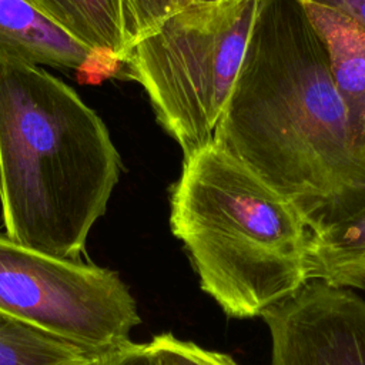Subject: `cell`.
Returning <instances> with one entry per match:
<instances>
[{
    "label": "cell",
    "instance_id": "obj_16",
    "mask_svg": "<svg viewBox=\"0 0 365 365\" xmlns=\"http://www.w3.org/2000/svg\"><path fill=\"white\" fill-rule=\"evenodd\" d=\"M192 3H198V4H211V3H220V1H225V0H191Z\"/></svg>",
    "mask_w": 365,
    "mask_h": 365
},
{
    "label": "cell",
    "instance_id": "obj_8",
    "mask_svg": "<svg viewBox=\"0 0 365 365\" xmlns=\"http://www.w3.org/2000/svg\"><path fill=\"white\" fill-rule=\"evenodd\" d=\"M0 50L36 66L74 70L93 83L118 77L121 67L76 40L30 0H0Z\"/></svg>",
    "mask_w": 365,
    "mask_h": 365
},
{
    "label": "cell",
    "instance_id": "obj_10",
    "mask_svg": "<svg viewBox=\"0 0 365 365\" xmlns=\"http://www.w3.org/2000/svg\"><path fill=\"white\" fill-rule=\"evenodd\" d=\"M64 31L121 64L125 41L120 0H30Z\"/></svg>",
    "mask_w": 365,
    "mask_h": 365
},
{
    "label": "cell",
    "instance_id": "obj_6",
    "mask_svg": "<svg viewBox=\"0 0 365 365\" xmlns=\"http://www.w3.org/2000/svg\"><path fill=\"white\" fill-rule=\"evenodd\" d=\"M261 318L269 365H365V299L351 289L309 281Z\"/></svg>",
    "mask_w": 365,
    "mask_h": 365
},
{
    "label": "cell",
    "instance_id": "obj_9",
    "mask_svg": "<svg viewBox=\"0 0 365 365\" xmlns=\"http://www.w3.org/2000/svg\"><path fill=\"white\" fill-rule=\"evenodd\" d=\"M328 57L334 86L345 106L354 148L365 158V30L351 17L312 0H299Z\"/></svg>",
    "mask_w": 365,
    "mask_h": 365
},
{
    "label": "cell",
    "instance_id": "obj_12",
    "mask_svg": "<svg viewBox=\"0 0 365 365\" xmlns=\"http://www.w3.org/2000/svg\"><path fill=\"white\" fill-rule=\"evenodd\" d=\"M191 3V0H120L125 51Z\"/></svg>",
    "mask_w": 365,
    "mask_h": 365
},
{
    "label": "cell",
    "instance_id": "obj_1",
    "mask_svg": "<svg viewBox=\"0 0 365 365\" xmlns=\"http://www.w3.org/2000/svg\"><path fill=\"white\" fill-rule=\"evenodd\" d=\"M212 141L305 218L364 164L325 47L299 0L259 1Z\"/></svg>",
    "mask_w": 365,
    "mask_h": 365
},
{
    "label": "cell",
    "instance_id": "obj_14",
    "mask_svg": "<svg viewBox=\"0 0 365 365\" xmlns=\"http://www.w3.org/2000/svg\"><path fill=\"white\" fill-rule=\"evenodd\" d=\"M98 365H154L147 344L130 342L106 356Z\"/></svg>",
    "mask_w": 365,
    "mask_h": 365
},
{
    "label": "cell",
    "instance_id": "obj_17",
    "mask_svg": "<svg viewBox=\"0 0 365 365\" xmlns=\"http://www.w3.org/2000/svg\"><path fill=\"white\" fill-rule=\"evenodd\" d=\"M364 154H365V150H364Z\"/></svg>",
    "mask_w": 365,
    "mask_h": 365
},
{
    "label": "cell",
    "instance_id": "obj_11",
    "mask_svg": "<svg viewBox=\"0 0 365 365\" xmlns=\"http://www.w3.org/2000/svg\"><path fill=\"white\" fill-rule=\"evenodd\" d=\"M108 355L0 312V365H98Z\"/></svg>",
    "mask_w": 365,
    "mask_h": 365
},
{
    "label": "cell",
    "instance_id": "obj_7",
    "mask_svg": "<svg viewBox=\"0 0 365 365\" xmlns=\"http://www.w3.org/2000/svg\"><path fill=\"white\" fill-rule=\"evenodd\" d=\"M307 222L308 281L365 291V161Z\"/></svg>",
    "mask_w": 365,
    "mask_h": 365
},
{
    "label": "cell",
    "instance_id": "obj_4",
    "mask_svg": "<svg viewBox=\"0 0 365 365\" xmlns=\"http://www.w3.org/2000/svg\"><path fill=\"white\" fill-rule=\"evenodd\" d=\"M259 1L191 3L128 47L121 58L118 77L141 84L184 158L214 140Z\"/></svg>",
    "mask_w": 365,
    "mask_h": 365
},
{
    "label": "cell",
    "instance_id": "obj_15",
    "mask_svg": "<svg viewBox=\"0 0 365 365\" xmlns=\"http://www.w3.org/2000/svg\"><path fill=\"white\" fill-rule=\"evenodd\" d=\"M328 6L351 17L361 29L365 30V0H312Z\"/></svg>",
    "mask_w": 365,
    "mask_h": 365
},
{
    "label": "cell",
    "instance_id": "obj_13",
    "mask_svg": "<svg viewBox=\"0 0 365 365\" xmlns=\"http://www.w3.org/2000/svg\"><path fill=\"white\" fill-rule=\"evenodd\" d=\"M147 348L154 365H238L227 354L205 349L170 332L155 335Z\"/></svg>",
    "mask_w": 365,
    "mask_h": 365
},
{
    "label": "cell",
    "instance_id": "obj_5",
    "mask_svg": "<svg viewBox=\"0 0 365 365\" xmlns=\"http://www.w3.org/2000/svg\"><path fill=\"white\" fill-rule=\"evenodd\" d=\"M0 312L103 354L128 345L141 322L114 271L31 250L1 232Z\"/></svg>",
    "mask_w": 365,
    "mask_h": 365
},
{
    "label": "cell",
    "instance_id": "obj_2",
    "mask_svg": "<svg viewBox=\"0 0 365 365\" xmlns=\"http://www.w3.org/2000/svg\"><path fill=\"white\" fill-rule=\"evenodd\" d=\"M118 175L120 155L98 114L56 76L0 50L4 234L78 259Z\"/></svg>",
    "mask_w": 365,
    "mask_h": 365
},
{
    "label": "cell",
    "instance_id": "obj_3",
    "mask_svg": "<svg viewBox=\"0 0 365 365\" xmlns=\"http://www.w3.org/2000/svg\"><path fill=\"white\" fill-rule=\"evenodd\" d=\"M170 227L230 318L261 317L309 282L305 215L214 141L184 158Z\"/></svg>",
    "mask_w": 365,
    "mask_h": 365
}]
</instances>
